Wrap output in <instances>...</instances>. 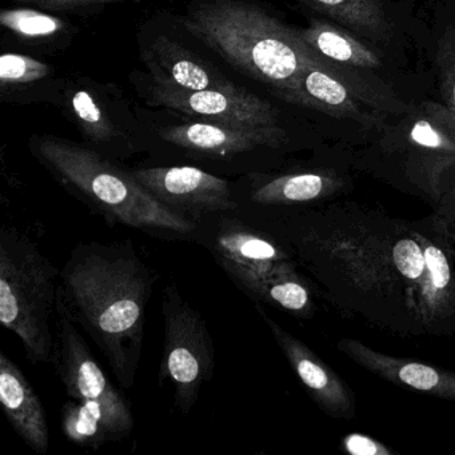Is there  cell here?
<instances>
[{"mask_svg": "<svg viewBox=\"0 0 455 455\" xmlns=\"http://www.w3.org/2000/svg\"><path fill=\"white\" fill-rule=\"evenodd\" d=\"M162 316L164 342L159 385L170 383L175 407L180 414L188 415L198 402L202 387L214 377V340L206 319L174 282L164 286Z\"/></svg>", "mask_w": 455, "mask_h": 455, "instance_id": "cell-7", "label": "cell"}, {"mask_svg": "<svg viewBox=\"0 0 455 455\" xmlns=\"http://www.w3.org/2000/svg\"><path fill=\"white\" fill-rule=\"evenodd\" d=\"M342 449L353 455H393L395 452L382 442L361 433H351L342 439Z\"/></svg>", "mask_w": 455, "mask_h": 455, "instance_id": "cell-29", "label": "cell"}, {"mask_svg": "<svg viewBox=\"0 0 455 455\" xmlns=\"http://www.w3.org/2000/svg\"><path fill=\"white\" fill-rule=\"evenodd\" d=\"M185 26L234 68L275 92L295 81L310 55L297 30L252 4L234 0L198 7L186 18Z\"/></svg>", "mask_w": 455, "mask_h": 455, "instance_id": "cell-4", "label": "cell"}, {"mask_svg": "<svg viewBox=\"0 0 455 455\" xmlns=\"http://www.w3.org/2000/svg\"><path fill=\"white\" fill-rule=\"evenodd\" d=\"M159 137L190 159L225 161V164L260 148L279 150L289 142L281 126H228L204 121L162 127Z\"/></svg>", "mask_w": 455, "mask_h": 455, "instance_id": "cell-15", "label": "cell"}, {"mask_svg": "<svg viewBox=\"0 0 455 455\" xmlns=\"http://www.w3.org/2000/svg\"><path fill=\"white\" fill-rule=\"evenodd\" d=\"M153 106L180 111L204 122L242 127H278V113L267 100L241 87L191 90L154 84L148 95Z\"/></svg>", "mask_w": 455, "mask_h": 455, "instance_id": "cell-14", "label": "cell"}, {"mask_svg": "<svg viewBox=\"0 0 455 455\" xmlns=\"http://www.w3.org/2000/svg\"><path fill=\"white\" fill-rule=\"evenodd\" d=\"M350 177L331 167L257 172L233 183L238 210H290L318 206L350 191Z\"/></svg>", "mask_w": 455, "mask_h": 455, "instance_id": "cell-12", "label": "cell"}, {"mask_svg": "<svg viewBox=\"0 0 455 455\" xmlns=\"http://www.w3.org/2000/svg\"><path fill=\"white\" fill-rule=\"evenodd\" d=\"M33 156L52 178L108 225L162 241L193 242L196 223L156 201L129 169L92 148L52 135L30 140Z\"/></svg>", "mask_w": 455, "mask_h": 455, "instance_id": "cell-3", "label": "cell"}, {"mask_svg": "<svg viewBox=\"0 0 455 455\" xmlns=\"http://www.w3.org/2000/svg\"><path fill=\"white\" fill-rule=\"evenodd\" d=\"M60 270L12 226L0 228V322L14 332L31 363L52 362Z\"/></svg>", "mask_w": 455, "mask_h": 455, "instance_id": "cell-5", "label": "cell"}, {"mask_svg": "<svg viewBox=\"0 0 455 455\" xmlns=\"http://www.w3.org/2000/svg\"><path fill=\"white\" fill-rule=\"evenodd\" d=\"M0 23L7 30L25 38H46L63 30L62 20L34 10H9L0 15Z\"/></svg>", "mask_w": 455, "mask_h": 455, "instance_id": "cell-25", "label": "cell"}, {"mask_svg": "<svg viewBox=\"0 0 455 455\" xmlns=\"http://www.w3.org/2000/svg\"><path fill=\"white\" fill-rule=\"evenodd\" d=\"M52 363L68 399L100 418L114 441L130 436L134 415L126 396L116 387L92 355L89 345L58 294Z\"/></svg>", "mask_w": 455, "mask_h": 455, "instance_id": "cell-8", "label": "cell"}, {"mask_svg": "<svg viewBox=\"0 0 455 455\" xmlns=\"http://www.w3.org/2000/svg\"><path fill=\"white\" fill-rule=\"evenodd\" d=\"M143 60L161 86L191 92L235 87L198 55L166 36L156 38L143 52Z\"/></svg>", "mask_w": 455, "mask_h": 455, "instance_id": "cell-19", "label": "cell"}, {"mask_svg": "<svg viewBox=\"0 0 455 455\" xmlns=\"http://www.w3.org/2000/svg\"><path fill=\"white\" fill-rule=\"evenodd\" d=\"M156 278L132 241L78 244L60 268V299L126 391L140 371Z\"/></svg>", "mask_w": 455, "mask_h": 455, "instance_id": "cell-2", "label": "cell"}, {"mask_svg": "<svg viewBox=\"0 0 455 455\" xmlns=\"http://www.w3.org/2000/svg\"><path fill=\"white\" fill-rule=\"evenodd\" d=\"M314 12L334 20L346 30L369 41L386 42L393 36V25L382 0H297Z\"/></svg>", "mask_w": 455, "mask_h": 455, "instance_id": "cell-21", "label": "cell"}, {"mask_svg": "<svg viewBox=\"0 0 455 455\" xmlns=\"http://www.w3.org/2000/svg\"><path fill=\"white\" fill-rule=\"evenodd\" d=\"M129 172L156 201L196 223L207 215L238 210L233 183L201 167L172 164Z\"/></svg>", "mask_w": 455, "mask_h": 455, "instance_id": "cell-13", "label": "cell"}, {"mask_svg": "<svg viewBox=\"0 0 455 455\" xmlns=\"http://www.w3.org/2000/svg\"><path fill=\"white\" fill-rule=\"evenodd\" d=\"M255 308L316 406L335 419H354L355 396L348 383L318 354L271 318L262 305L255 303Z\"/></svg>", "mask_w": 455, "mask_h": 455, "instance_id": "cell-16", "label": "cell"}, {"mask_svg": "<svg viewBox=\"0 0 455 455\" xmlns=\"http://www.w3.org/2000/svg\"><path fill=\"white\" fill-rule=\"evenodd\" d=\"M196 225L194 243L210 252L247 298L276 274L299 267L283 242L244 220L236 210L207 215Z\"/></svg>", "mask_w": 455, "mask_h": 455, "instance_id": "cell-9", "label": "cell"}, {"mask_svg": "<svg viewBox=\"0 0 455 455\" xmlns=\"http://www.w3.org/2000/svg\"><path fill=\"white\" fill-rule=\"evenodd\" d=\"M17 4H34L49 10L81 9V7L100 6L119 4L122 0H12Z\"/></svg>", "mask_w": 455, "mask_h": 455, "instance_id": "cell-30", "label": "cell"}, {"mask_svg": "<svg viewBox=\"0 0 455 455\" xmlns=\"http://www.w3.org/2000/svg\"><path fill=\"white\" fill-rule=\"evenodd\" d=\"M300 41L321 60L346 68L374 70L382 66L379 54L362 44L345 28L327 20H311L308 28L297 30Z\"/></svg>", "mask_w": 455, "mask_h": 455, "instance_id": "cell-20", "label": "cell"}, {"mask_svg": "<svg viewBox=\"0 0 455 455\" xmlns=\"http://www.w3.org/2000/svg\"><path fill=\"white\" fill-rule=\"evenodd\" d=\"M337 348L366 371L415 393L455 402V371L411 358L388 355L354 338L338 340Z\"/></svg>", "mask_w": 455, "mask_h": 455, "instance_id": "cell-17", "label": "cell"}, {"mask_svg": "<svg viewBox=\"0 0 455 455\" xmlns=\"http://www.w3.org/2000/svg\"><path fill=\"white\" fill-rule=\"evenodd\" d=\"M436 66L442 100L455 118V26L450 28L439 39Z\"/></svg>", "mask_w": 455, "mask_h": 455, "instance_id": "cell-27", "label": "cell"}, {"mask_svg": "<svg viewBox=\"0 0 455 455\" xmlns=\"http://www.w3.org/2000/svg\"><path fill=\"white\" fill-rule=\"evenodd\" d=\"M283 242L335 307L401 337L422 335L385 249L387 214L350 201L290 210H236Z\"/></svg>", "mask_w": 455, "mask_h": 455, "instance_id": "cell-1", "label": "cell"}, {"mask_svg": "<svg viewBox=\"0 0 455 455\" xmlns=\"http://www.w3.org/2000/svg\"><path fill=\"white\" fill-rule=\"evenodd\" d=\"M49 74L46 63L28 55L4 54L0 58V84L4 89L44 81Z\"/></svg>", "mask_w": 455, "mask_h": 455, "instance_id": "cell-26", "label": "cell"}, {"mask_svg": "<svg viewBox=\"0 0 455 455\" xmlns=\"http://www.w3.org/2000/svg\"><path fill=\"white\" fill-rule=\"evenodd\" d=\"M422 242L425 276L411 302L422 335H455V238L435 214L410 220Z\"/></svg>", "mask_w": 455, "mask_h": 455, "instance_id": "cell-10", "label": "cell"}, {"mask_svg": "<svg viewBox=\"0 0 455 455\" xmlns=\"http://www.w3.org/2000/svg\"><path fill=\"white\" fill-rule=\"evenodd\" d=\"M455 164V118L438 103H423L398 129L388 132L378 156L369 162L372 174L404 193L433 204L439 177Z\"/></svg>", "mask_w": 455, "mask_h": 455, "instance_id": "cell-6", "label": "cell"}, {"mask_svg": "<svg viewBox=\"0 0 455 455\" xmlns=\"http://www.w3.org/2000/svg\"><path fill=\"white\" fill-rule=\"evenodd\" d=\"M63 435L79 447L98 450L114 441L105 423L82 404L68 399L60 410Z\"/></svg>", "mask_w": 455, "mask_h": 455, "instance_id": "cell-24", "label": "cell"}, {"mask_svg": "<svg viewBox=\"0 0 455 455\" xmlns=\"http://www.w3.org/2000/svg\"><path fill=\"white\" fill-rule=\"evenodd\" d=\"M430 206L455 238V164L447 167L439 177L435 198Z\"/></svg>", "mask_w": 455, "mask_h": 455, "instance_id": "cell-28", "label": "cell"}, {"mask_svg": "<svg viewBox=\"0 0 455 455\" xmlns=\"http://www.w3.org/2000/svg\"><path fill=\"white\" fill-rule=\"evenodd\" d=\"M68 113L73 116L84 140L103 156H122L132 153V145L124 140L118 127L108 118L89 90H74L68 94Z\"/></svg>", "mask_w": 455, "mask_h": 455, "instance_id": "cell-22", "label": "cell"}, {"mask_svg": "<svg viewBox=\"0 0 455 455\" xmlns=\"http://www.w3.org/2000/svg\"><path fill=\"white\" fill-rule=\"evenodd\" d=\"M250 299L258 305H268L291 314L295 318L310 319L315 315L316 305L310 284L298 267L282 271L263 282Z\"/></svg>", "mask_w": 455, "mask_h": 455, "instance_id": "cell-23", "label": "cell"}, {"mask_svg": "<svg viewBox=\"0 0 455 455\" xmlns=\"http://www.w3.org/2000/svg\"><path fill=\"white\" fill-rule=\"evenodd\" d=\"M292 105L319 111L337 119H351L364 127L383 126L382 103L347 68L316 57L310 50L307 63L287 89L275 92Z\"/></svg>", "mask_w": 455, "mask_h": 455, "instance_id": "cell-11", "label": "cell"}, {"mask_svg": "<svg viewBox=\"0 0 455 455\" xmlns=\"http://www.w3.org/2000/svg\"><path fill=\"white\" fill-rule=\"evenodd\" d=\"M0 403L20 438L36 454H49V423L44 403L25 372L4 351L0 353Z\"/></svg>", "mask_w": 455, "mask_h": 455, "instance_id": "cell-18", "label": "cell"}]
</instances>
